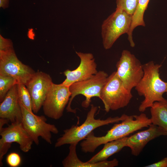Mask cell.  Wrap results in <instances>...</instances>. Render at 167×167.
<instances>
[{
	"label": "cell",
	"instance_id": "24",
	"mask_svg": "<svg viewBox=\"0 0 167 167\" xmlns=\"http://www.w3.org/2000/svg\"><path fill=\"white\" fill-rule=\"evenodd\" d=\"M14 49L13 43L10 39L5 38L0 35V52L6 51Z\"/></svg>",
	"mask_w": 167,
	"mask_h": 167
},
{
	"label": "cell",
	"instance_id": "5",
	"mask_svg": "<svg viewBox=\"0 0 167 167\" xmlns=\"http://www.w3.org/2000/svg\"><path fill=\"white\" fill-rule=\"evenodd\" d=\"M108 75L103 71H100L91 78L82 81L75 82L71 85L69 89L71 94L66 108L67 112L75 113V109L71 107L73 100L77 95H82L85 98L81 104L85 108L90 105L91 99L94 97L101 99V93L105 84Z\"/></svg>",
	"mask_w": 167,
	"mask_h": 167
},
{
	"label": "cell",
	"instance_id": "27",
	"mask_svg": "<svg viewBox=\"0 0 167 167\" xmlns=\"http://www.w3.org/2000/svg\"><path fill=\"white\" fill-rule=\"evenodd\" d=\"M9 122L7 119L0 118V130L2 129L3 127V126L5 124Z\"/></svg>",
	"mask_w": 167,
	"mask_h": 167
},
{
	"label": "cell",
	"instance_id": "3",
	"mask_svg": "<svg viewBox=\"0 0 167 167\" xmlns=\"http://www.w3.org/2000/svg\"><path fill=\"white\" fill-rule=\"evenodd\" d=\"M98 109L97 106L91 104L84 123L80 126L72 125L70 128L64 130V134L57 139L55 147L66 144H78L94 130L104 125L118 122L124 120L127 115L123 114L120 117H109L104 120L96 119L95 116Z\"/></svg>",
	"mask_w": 167,
	"mask_h": 167
},
{
	"label": "cell",
	"instance_id": "13",
	"mask_svg": "<svg viewBox=\"0 0 167 167\" xmlns=\"http://www.w3.org/2000/svg\"><path fill=\"white\" fill-rule=\"evenodd\" d=\"M75 53L80 59L79 66L73 70L67 69L63 72L66 78L62 84L69 87L75 82L91 78L98 71L92 54L77 51Z\"/></svg>",
	"mask_w": 167,
	"mask_h": 167
},
{
	"label": "cell",
	"instance_id": "16",
	"mask_svg": "<svg viewBox=\"0 0 167 167\" xmlns=\"http://www.w3.org/2000/svg\"><path fill=\"white\" fill-rule=\"evenodd\" d=\"M77 144H70L69 152L67 156L62 162L64 167H114L118 165V160L114 158L111 161L107 160L90 164L80 160L77 155L76 150Z\"/></svg>",
	"mask_w": 167,
	"mask_h": 167
},
{
	"label": "cell",
	"instance_id": "19",
	"mask_svg": "<svg viewBox=\"0 0 167 167\" xmlns=\"http://www.w3.org/2000/svg\"><path fill=\"white\" fill-rule=\"evenodd\" d=\"M149 1L150 0H139L137 8L132 16L131 27L127 34L128 39L130 46L131 47L135 45L132 37V32L134 29L138 26H145L144 20V14L148 7Z\"/></svg>",
	"mask_w": 167,
	"mask_h": 167
},
{
	"label": "cell",
	"instance_id": "6",
	"mask_svg": "<svg viewBox=\"0 0 167 167\" xmlns=\"http://www.w3.org/2000/svg\"><path fill=\"white\" fill-rule=\"evenodd\" d=\"M132 21V16L121 9L115 11L103 22L101 35L104 48L108 49L122 35L129 32Z\"/></svg>",
	"mask_w": 167,
	"mask_h": 167
},
{
	"label": "cell",
	"instance_id": "12",
	"mask_svg": "<svg viewBox=\"0 0 167 167\" xmlns=\"http://www.w3.org/2000/svg\"><path fill=\"white\" fill-rule=\"evenodd\" d=\"M53 83L49 74L38 71L26 85L31 96L32 109L34 113H38L42 106Z\"/></svg>",
	"mask_w": 167,
	"mask_h": 167
},
{
	"label": "cell",
	"instance_id": "20",
	"mask_svg": "<svg viewBox=\"0 0 167 167\" xmlns=\"http://www.w3.org/2000/svg\"><path fill=\"white\" fill-rule=\"evenodd\" d=\"M18 84L14 78L7 75H0V101L2 102L8 92L14 85Z\"/></svg>",
	"mask_w": 167,
	"mask_h": 167
},
{
	"label": "cell",
	"instance_id": "9",
	"mask_svg": "<svg viewBox=\"0 0 167 167\" xmlns=\"http://www.w3.org/2000/svg\"><path fill=\"white\" fill-rule=\"evenodd\" d=\"M117 75L128 90L137 86L144 75L143 65L129 50L122 51L116 64Z\"/></svg>",
	"mask_w": 167,
	"mask_h": 167
},
{
	"label": "cell",
	"instance_id": "10",
	"mask_svg": "<svg viewBox=\"0 0 167 167\" xmlns=\"http://www.w3.org/2000/svg\"><path fill=\"white\" fill-rule=\"evenodd\" d=\"M36 72L19 59L14 49L0 52V75L12 77L26 85Z\"/></svg>",
	"mask_w": 167,
	"mask_h": 167
},
{
	"label": "cell",
	"instance_id": "18",
	"mask_svg": "<svg viewBox=\"0 0 167 167\" xmlns=\"http://www.w3.org/2000/svg\"><path fill=\"white\" fill-rule=\"evenodd\" d=\"M152 124L167 132V101H156L150 107Z\"/></svg>",
	"mask_w": 167,
	"mask_h": 167
},
{
	"label": "cell",
	"instance_id": "14",
	"mask_svg": "<svg viewBox=\"0 0 167 167\" xmlns=\"http://www.w3.org/2000/svg\"><path fill=\"white\" fill-rule=\"evenodd\" d=\"M162 135H167V132L158 126L151 124L148 129L128 137L126 147L130 148L133 155L137 156L149 141Z\"/></svg>",
	"mask_w": 167,
	"mask_h": 167
},
{
	"label": "cell",
	"instance_id": "22",
	"mask_svg": "<svg viewBox=\"0 0 167 167\" xmlns=\"http://www.w3.org/2000/svg\"><path fill=\"white\" fill-rule=\"evenodd\" d=\"M139 0H116V8L133 16L137 8Z\"/></svg>",
	"mask_w": 167,
	"mask_h": 167
},
{
	"label": "cell",
	"instance_id": "11",
	"mask_svg": "<svg viewBox=\"0 0 167 167\" xmlns=\"http://www.w3.org/2000/svg\"><path fill=\"white\" fill-rule=\"evenodd\" d=\"M71 94L69 87L62 83H53L42 105L45 115L54 120L60 118L68 103Z\"/></svg>",
	"mask_w": 167,
	"mask_h": 167
},
{
	"label": "cell",
	"instance_id": "15",
	"mask_svg": "<svg viewBox=\"0 0 167 167\" xmlns=\"http://www.w3.org/2000/svg\"><path fill=\"white\" fill-rule=\"evenodd\" d=\"M0 118L7 119L11 123L22 122V115L18 97V84L13 86L1 102Z\"/></svg>",
	"mask_w": 167,
	"mask_h": 167
},
{
	"label": "cell",
	"instance_id": "23",
	"mask_svg": "<svg viewBox=\"0 0 167 167\" xmlns=\"http://www.w3.org/2000/svg\"><path fill=\"white\" fill-rule=\"evenodd\" d=\"M6 162L11 167H17L20 164L21 159L20 155L17 153L13 152L10 153L7 156Z\"/></svg>",
	"mask_w": 167,
	"mask_h": 167
},
{
	"label": "cell",
	"instance_id": "8",
	"mask_svg": "<svg viewBox=\"0 0 167 167\" xmlns=\"http://www.w3.org/2000/svg\"><path fill=\"white\" fill-rule=\"evenodd\" d=\"M0 166L3 165L2 159L13 143L18 144L21 150L28 152L32 148L33 141L24 128L22 122L12 123L0 130Z\"/></svg>",
	"mask_w": 167,
	"mask_h": 167
},
{
	"label": "cell",
	"instance_id": "4",
	"mask_svg": "<svg viewBox=\"0 0 167 167\" xmlns=\"http://www.w3.org/2000/svg\"><path fill=\"white\" fill-rule=\"evenodd\" d=\"M133 97L124 86L116 71L109 76L101 93L106 112L116 110L127 106Z\"/></svg>",
	"mask_w": 167,
	"mask_h": 167
},
{
	"label": "cell",
	"instance_id": "26",
	"mask_svg": "<svg viewBox=\"0 0 167 167\" xmlns=\"http://www.w3.org/2000/svg\"><path fill=\"white\" fill-rule=\"evenodd\" d=\"M9 0H0V7L4 9L7 8L9 6Z\"/></svg>",
	"mask_w": 167,
	"mask_h": 167
},
{
	"label": "cell",
	"instance_id": "7",
	"mask_svg": "<svg viewBox=\"0 0 167 167\" xmlns=\"http://www.w3.org/2000/svg\"><path fill=\"white\" fill-rule=\"evenodd\" d=\"M19 102L22 112V123L33 142L38 145L39 138L41 137L47 143L52 144V133L58 134V128L54 125L47 123L45 116L35 115Z\"/></svg>",
	"mask_w": 167,
	"mask_h": 167
},
{
	"label": "cell",
	"instance_id": "25",
	"mask_svg": "<svg viewBox=\"0 0 167 167\" xmlns=\"http://www.w3.org/2000/svg\"><path fill=\"white\" fill-rule=\"evenodd\" d=\"M145 167H167V157L154 163L146 166Z\"/></svg>",
	"mask_w": 167,
	"mask_h": 167
},
{
	"label": "cell",
	"instance_id": "17",
	"mask_svg": "<svg viewBox=\"0 0 167 167\" xmlns=\"http://www.w3.org/2000/svg\"><path fill=\"white\" fill-rule=\"evenodd\" d=\"M127 137H124L105 143L101 150L86 162L92 164L106 160L109 157L126 147Z\"/></svg>",
	"mask_w": 167,
	"mask_h": 167
},
{
	"label": "cell",
	"instance_id": "21",
	"mask_svg": "<svg viewBox=\"0 0 167 167\" xmlns=\"http://www.w3.org/2000/svg\"><path fill=\"white\" fill-rule=\"evenodd\" d=\"M18 86L19 102L29 110L33 112L31 96L26 86L22 84H18Z\"/></svg>",
	"mask_w": 167,
	"mask_h": 167
},
{
	"label": "cell",
	"instance_id": "1",
	"mask_svg": "<svg viewBox=\"0 0 167 167\" xmlns=\"http://www.w3.org/2000/svg\"><path fill=\"white\" fill-rule=\"evenodd\" d=\"M152 124L150 119L142 113L139 115H127L119 123H116L105 135L96 136L91 132L81 142L82 150L85 153L93 152L101 145L124 137Z\"/></svg>",
	"mask_w": 167,
	"mask_h": 167
},
{
	"label": "cell",
	"instance_id": "2",
	"mask_svg": "<svg viewBox=\"0 0 167 167\" xmlns=\"http://www.w3.org/2000/svg\"><path fill=\"white\" fill-rule=\"evenodd\" d=\"M161 65L155 64L150 61L143 65V75L135 87L138 94L144 97L138 109L143 112L150 108L156 101H164L167 100L163 96L167 94V82H164L160 78V68Z\"/></svg>",
	"mask_w": 167,
	"mask_h": 167
}]
</instances>
